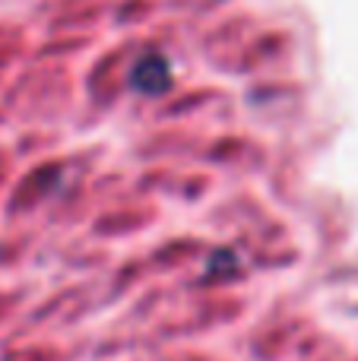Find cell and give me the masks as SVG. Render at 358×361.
<instances>
[{"mask_svg": "<svg viewBox=\"0 0 358 361\" xmlns=\"http://www.w3.org/2000/svg\"><path fill=\"white\" fill-rule=\"evenodd\" d=\"M133 89L140 92H149V95H159L171 86V73H168V63L162 61L159 54H146L143 61L133 67Z\"/></svg>", "mask_w": 358, "mask_h": 361, "instance_id": "obj_1", "label": "cell"}]
</instances>
